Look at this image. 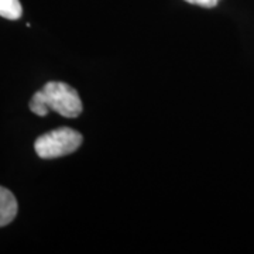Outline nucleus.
I'll list each match as a JSON object with an SVG mask.
<instances>
[{"mask_svg":"<svg viewBox=\"0 0 254 254\" xmlns=\"http://www.w3.org/2000/svg\"><path fill=\"white\" fill-rule=\"evenodd\" d=\"M23 14V7L18 0H0V16L7 20H18Z\"/></svg>","mask_w":254,"mask_h":254,"instance_id":"nucleus-4","label":"nucleus"},{"mask_svg":"<svg viewBox=\"0 0 254 254\" xmlns=\"http://www.w3.org/2000/svg\"><path fill=\"white\" fill-rule=\"evenodd\" d=\"M185 1L195 4V6H200V7H208V9L215 7L219 3V0H185Z\"/></svg>","mask_w":254,"mask_h":254,"instance_id":"nucleus-5","label":"nucleus"},{"mask_svg":"<svg viewBox=\"0 0 254 254\" xmlns=\"http://www.w3.org/2000/svg\"><path fill=\"white\" fill-rule=\"evenodd\" d=\"M18 205L16 196L9 190L0 187V227L7 226L17 215Z\"/></svg>","mask_w":254,"mask_h":254,"instance_id":"nucleus-3","label":"nucleus"},{"mask_svg":"<svg viewBox=\"0 0 254 254\" xmlns=\"http://www.w3.org/2000/svg\"><path fill=\"white\" fill-rule=\"evenodd\" d=\"M82 140L83 137L79 131L69 127H61L38 137L34 143V150L40 158H60L76 151L81 147Z\"/></svg>","mask_w":254,"mask_h":254,"instance_id":"nucleus-2","label":"nucleus"},{"mask_svg":"<svg viewBox=\"0 0 254 254\" xmlns=\"http://www.w3.org/2000/svg\"><path fill=\"white\" fill-rule=\"evenodd\" d=\"M82 102L78 92L64 82H47L41 91L30 100V110L44 118L54 110L64 118H78L82 113Z\"/></svg>","mask_w":254,"mask_h":254,"instance_id":"nucleus-1","label":"nucleus"}]
</instances>
